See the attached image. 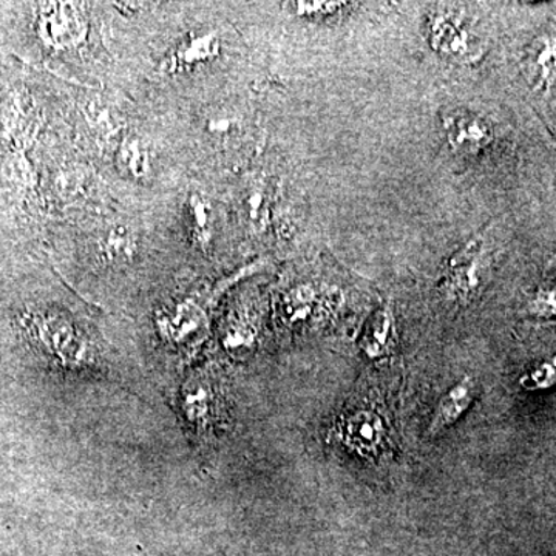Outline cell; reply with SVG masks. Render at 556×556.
<instances>
[{
	"label": "cell",
	"instance_id": "2e32d148",
	"mask_svg": "<svg viewBox=\"0 0 556 556\" xmlns=\"http://www.w3.org/2000/svg\"><path fill=\"white\" fill-rule=\"evenodd\" d=\"M345 3L340 2H298L295 3V11L299 16L305 17H318V16H331V14L338 13L342 10Z\"/></svg>",
	"mask_w": 556,
	"mask_h": 556
},
{
	"label": "cell",
	"instance_id": "ac0fdd59",
	"mask_svg": "<svg viewBox=\"0 0 556 556\" xmlns=\"http://www.w3.org/2000/svg\"><path fill=\"white\" fill-rule=\"evenodd\" d=\"M530 313L538 317H551L555 314V289L544 288L536 292L530 302Z\"/></svg>",
	"mask_w": 556,
	"mask_h": 556
},
{
	"label": "cell",
	"instance_id": "5b68a950",
	"mask_svg": "<svg viewBox=\"0 0 556 556\" xmlns=\"http://www.w3.org/2000/svg\"><path fill=\"white\" fill-rule=\"evenodd\" d=\"M430 43L438 53L456 60H467L471 51L470 33L464 22L452 14H438L430 25Z\"/></svg>",
	"mask_w": 556,
	"mask_h": 556
},
{
	"label": "cell",
	"instance_id": "30bf717a",
	"mask_svg": "<svg viewBox=\"0 0 556 556\" xmlns=\"http://www.w3.org/2000/svg\"><path fill=\"white\" fill-rule=\"evenodd\" d=\"M118 164L121 169L131 178L148 177L152 167V153L144 139L130 135L121 141L118 149Z\"/></svg>",
	"mask_w": 556,
	"mask_h": 556
},
{
	"label": "cell",
	"instance_id": "ba28073f",
	"mask_svg": "<svg viewBox=\"0 0 556 556\" xmlns=\"http://www.w3.org/2000/svg\"><path fill=\"white\" fill-rule=\"evenodd\" d=\"M555 56V42L548 38L536 40L535 46L530 50L527 67H529L530 83L535 90L547 91L554 84Z\"/></svg>",
	"mask_w": 556,
	"mask_h": 556
},
{
	"label": "cell",
	"instance_id": "e0dca14e",
	"mask_svg": "<svg viewBox=\"0 0 556 556\" xmlns=\"http://www.w3.org/2000/svg\"><path fill=\"white\" fill-rule=\"evenodd\" d=\"M555 382V368L554 365L543 364L536 369H533L530 375L522 378V386L529 390H536V388H548L554 386Z\"/></svg>",
	"mask_w": 556,
	"mask_h": 556
},
{
	"label": "cell",
	"instance_id": "6da1fadb",
	"mask_svg": "<svg viewBox=\"0 0 556 556\" xmlns=\"http://www.w3.org/2000/svg\"><path fill=\"white\" fill-rule=\"evenodd\" d=\"M39 39L50 49L62 51L80 46L87 38L89 22L78 3H42L38 10Z\"/></svg>",
	"mask_w": 556,
	"mask_h": 556
},
{
	"label": "cell",
	"instance_id": "4fadbf2b",
	"mask_svg": "<svg viewBox=\"0 0 556 556\" xmlns=\"http://www.w3.org/2000/svg\"><path fill=\"white\" fill-rule=\"evenodd\" d=\"M393 334V314L388 308L378 311L368 325L367 334L364 338V350L369 357H379L390 346Z\"/></svg>",
	"mask_w": 556,
	"mask_h": 556
},
{
	"label": "cell",
	"instance_id": "d6986e66",
	"mask_svg": "<svg viewBox=\"0 0 556 556\" xmlns=\"http://www.w3.org/2000/svg\"><path fill=\"white\" fill-rule=\"evenodd\" d=\"M239 126V121L230 118V116H212L207 121V130L214 135H229L232 134L233 129Z\"/></svg>",
	"mask_w": 556,
	"mask_h": 556
},
{
	"label": "cell",
	"instance_id": "7c38bea8",
	"mask_svg": "<svg viewBox=\"0 0 556 556\" xmlns=\"http://www.w3.org/2000/svg\"><path fill=\"white\" fill-rule=\"evenodd\" d=\"M137 237L127 226H113L100 243L101 255L109 263L129 262L137 254Z\"/></svg>",
	"mask_w": 556,
	"mask_h": 556
},
{
	"label": "cell",
	"instance_id": "52a82bcc",
	"mask_svg": "<svg viewBox=\"0 0 556 556\" xmlns=\"http://www.w3.org/2000/svg\"><path fill=\"white\" fill-rule=\"evenodd\" d=\"M475 396H477V383L473 379L466 378L456 383L439 402L433 420L428 428V434L434 437L445 428L453 426L470 407Z\"/></svg>",
	"mask_w": 556,
	"mask_h": 556
},
{
	"label": "cell",
	"instance_id": "9c48e42d",
	"mask_svg": "<svg viewBox=\"0 0 556 556\" xmlns=\"http://www.w3.org/2000/svg\"><path fill=\"white\" fill-rule=\"evenodd\" d=\"M343 428H345L348 444L356 450H365V452L378 447L383 434L379 417L367 412L351 416Z\"/></svg>",
	"mask_w": 556,
	"mask_h": 556
},
{
	"label": "cell",
	"instance_id": "9a60e30c",
	"mask_svg": "<svg viewBox=\"0 0 556 556\" xmlns=\"http://www.w3.org/2000/svg\"><path fill=\"white\" fill-rule=\"evenodd\" d=\"M269 203L268 189L265 186L255 185L248 190L244 207H247L249 222L255 229L262 230L268 225Z\"/></svg>",
	"mask_w": 556,
	"mask_h": 556
},
{
	"label": "cell",
	"instance_id": "277c9868",
	"mask_svg": "<svg viewBox=\"0 0 556 556\" xmlns=\"http://www.w3.org/2000/svg\"><path fill=\"white\" fill-rule=\"evenodd\" d=\"M219 53V39L217 33H203L190 35L170 51L164 61L163 67L169 73L188 72L190 68L206 64Z\"/></svg>",
	"mask_w": 556,
	"mask_h": 556
},
{
	"label": "cell",
	"instance_id": "3957f363",
	"mask_svg": "<svg viewBox=\"0 0 556 556\" xmlns=\"http://www.w3.org/2000/svg\"><path fill=\"white\" fill-rule=\"evenodd\" d=\"M482 240L468 241L466 247L450 260L447 289L450 295L468 299L479 287V263H481Z\"/></svg>",
	"mask_w": 556,
	"mask_h": 556
},
{
	"label": "cell",
	"instance_id": "5bb4252c",
	"mask_svg": "<svg viewBox=\"0 0 556 556\" xmlns=\"http://www.w3.org/2000/svg\"><path fill=\"white\" fill-rule=\"evenodd\" d=\"M201 324H203V314L199 309L192 308V306H181L177 313L164 318L163 328H166L164 331L167 334L181 339L199 331Z\"/></svg>",
	"mask_w": 556,
	"mask_h": 556
},
{
	"label": "cell",
	"instance_id": "8992f818",
	"mask_svg": "<svg viewBox=\"0 0 556 556\" xmlns=\"http://www.w3.org/2000/svg\"><path fill=\"white\" fill-rule=\"evenodd\" d=\"M450 148L455 152L478 153L493 141V131L484 123L473 115L450 116L445 119Z\"/></svg>",
	"mask_w": 556,
	"mask_h": 556
},
{
	"label": "cell",
	"instance_id": "8fae6325",
	"mask_svg": "<svg viewBox=\"0 0 556 556\" xmlns=\"http://www.w3.org/2000/svg\"><path fill=\"white\" fill-rule=\"evenodd\" d=\"M186 218L190 239L200 248L206 249L212 241V208L208 201L200 193H190L186 203Z\"/></svg>",
	"mask_w": 556,
	"mask_h": 556
},
{
	"label": "cell",
	"instance_id": "7a4b0ae2",
	"mask_svg": "<svg viewBox=\"0 0 556 556\" xmlns=\"http://www.w3.org/2000/svg\"><path fill=\"white\" fill-rule=\"evenodd\" d=\"M33 327H35L36 336H38L40 342L54 356L62 358L64 362H78L79 364L83 361L87 345L67 318L54 316V314L39 316Z\"/></svg>",
	"mask_w": 556,
	"mask_h": 556
}]
</instances>
